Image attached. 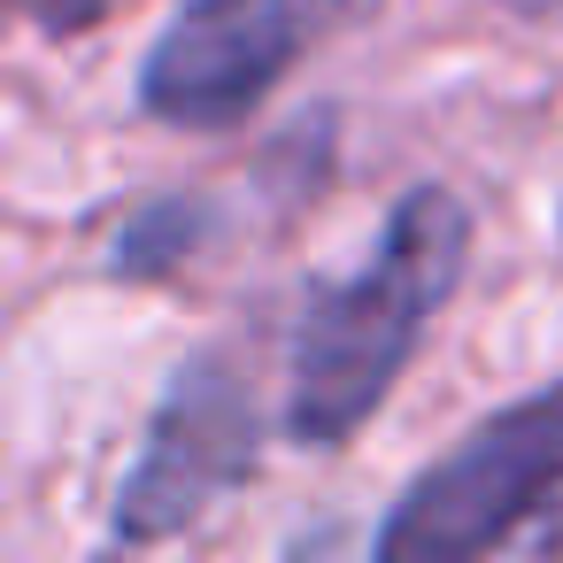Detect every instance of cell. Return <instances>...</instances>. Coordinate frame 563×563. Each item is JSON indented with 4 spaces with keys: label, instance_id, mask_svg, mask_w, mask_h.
<instances>
[{
    "label": "cell",
    "instance_id": "cell-1",
    "mask_svg": "<svg viewBox=\"0 0 563 563\" xmlns=\"http://www.w3.org/2000/svg\"><path fill=\"white\" fill-rule=\"evenodd\" d=\"M471 263V209L448 186H417L394 201L371 263L309 294L286 378V432L301 448H347L355 424L394 394L424 324L448 309Z\"/></svg>",
    "mask_w": 563,
    "mask_h": 563
},
{
    "label": "cell",
    "instance_id": "cell-2",
    "mask_svg": "<svg viewBox=\"0 0 563 563\" xmlns=\"http://www.w3.org/2000/svg\"><path fill=\"white\" fill-rule=\"evenodd\" d=\"M563 486V378L494 409L463 432L455 455H440L424 478L401 486V501L378 525V555L409 563H463L501 548L548 494Z\"/></svg>",
    "mask_w": 563,
    "mask_h": 563
},
{
    "label": "cell",
    "instance_id": "cell-3",
    "mask_svg": "<svg viewBox=\"0 0 563 563\" xmlns=\"http://www.w3.org/2000/svg\"><path fill=\"white\" fill-rule=\"evenodd\" d=\"M378 0H186L140 63V109L170 132H232L324 32Z\"/></svg>",
    "mask_w": 563,
    "mask_h": 563
},
{
    "label": "cell",
    "instance_id": "cell-4",
    "mask_svg": "<svg viewBox=\"0 0 563 563\" xmlns=\"http://www.w3.org/2000/svg\"><path fill=\"white\" fill-rule=\"evenodd\" d=\"M247 471H255V378L224 347H209L178 371V386L163 394L147 424L140 463L117 486V540L147 548V540L186 532Z\"/></svg>",
    "mask_w": 563,
    "mask_h": 563
},
{
    "label": "cell",
    "instance_id": "cell-5",
    "mask_svg": "<svg viewBox=\"0 0 563 563\" xmlns=\"http://www.w3.org/2000/svg\"><path fill=\"white\" fill-rule=\"evenodd\" d=\"M24 9V24H40L47 40H63V32H93V24H109L117 16V0H16Z\"/></svg>",
    "mask_w": 563,
    "mask_h": 563
},
{
    "label": "cell",
    "instance_id": "cell-6",
    "mask_svg": "<svg viewBox=\"0 0 563 563\" xmlns=\"http://www.w3.org/2000/svg\"><path fill=\"white\" fill-rule=\"evenodd\" d=\"M509 9H525V16H548V9H563V0H509Z\"/></svg>",
    "mask_w": 563,
    "mask_h": 563
}]
</instances>
